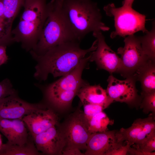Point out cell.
<instances>
[{
	"label": "cell",
	"instance_id": "1",
	"mask_svg": "<svg viewBox=\"0 0 155 155\" xmlns=\"http://www.w3.org/2000/svg\"><path fill=\"white\" fill-rule=\"evenodd\" d=\"M80 42L67 41L53 47L41 55L30 52L37 64L34 78L40 81H44L49 74L54 78L62 76L73 70L86 55L95 50L96 40L89 48L82 49Z\"/></svg>",
	"mask_w": 155,
	"mask_h": 155
},
{
	"label": "cell",
	"instance_id": "2",
	"mask_svg": "<svg viewBox=\"0 0 155 155\" xmlns=\"http://www.w3.org/2000/svg\"><path fill=\"white\" fill-rule=\"evenodd\" d=\"M61 11L69 35L80 42L89 33L108 31L100 10L91 0H61Z\"/></svg>",
	"mask_w": 155,
	"mask_h": 155
},
{
	"label": "cell",
	"instance_id": "3",
	"mask_svg": "<svg viewBox=\"0 0 155 155\" xmlns=\"http://www.w3.org/2000/svg\"><path fill=\"white\" fill-rule=\"evenodd\" d=\"M46 0H24V10L12 30L14 42H20L27 51L34 50L39 40L47 14Z\"/></svg>",
	"mask_w": 155,
	"mask_h": 155
},
{
	"label": "cell",
	"instance_id": "4",
	"mask_svg": "<svg viewBox=\"0 0 155 155\" xmlns=\"http://www.w3.org/2000/svg\"><path fill=\"white\" fill-rule=\"evenodd\" d=\"M73 40L66 29L61 11V0H51L47 3V14L35 49L29 52L37 55L63 42Z\"/></svg>",
	"mask_w": 155,
	"mask_h": 155
},
{
	"label": "cell",
	"instance_id": "5",
	"mask_svg": "<svg viewBox=\"0 0 155 155\" xmlns=\"http://www.w3.org/2000/svg\"><path fill=\"white\" fill-rule=\"evenodd\" d=\"M103 9L107 16L114 19L115 30L111 33V38L117 36L124 37L139 31L145 33L148 31L145 27V16L132 7L123 5L116 7L112 3L104 6Z\"/></svg>",
	"mask_w": 155,
	"mask_h": 155
},
{
	"label": "cell",
	"instance_id": "6",
	"mask_svg": "<svg viewBox=\"0 0 155 155\" xmlns=\"http://www.w3.org/2000/svg\"><path fill=\"white\" fill-rule=\"evenodd\" d=\"M124 42V46L119 47L117 50L121 62L118 73L126 78H135L138 69L149 59L142 50L139 37L134 34L128 35L125 38Z\"/></svg>",
	"mask_w": 155,
	"mask_h": 155
},
{
	"label": "cell",
	"instance_id": "7",
	"mask_svg": "<svg viewBox=\"0 0 155 155\" xmlns=\"http://www.w3.org/2000/svg\"><path fill=\"white\" fill-rule=\"evenodd\" d=\"M62 130L66 142L64 150L77 148L85 150L91 134L88 130L87 121L83 113H77L72 116Z\"/></svg>",
	"mask_w": 155,
	"mask_h": 155
},
{
	"label": "cell",
	"instance_id": "8",
	"mask_svg": "<svg viewBox=\"0 0 155 155\" xmlns=\"http://www.w3.org/2000/svg\"><path fill=\"white\" fill-rule=\"evenodd\" d=\"M93 35L97 40V47L90 53V61L95 62L98 69L106 70L112 75L118 73L121 66L120 57L106 43L102 31H95Z\"/></svg>",
	"mask_w": 155,
	"mask_h": 155
},
{
	"label": "cell",
	"instance_id": "9",
	"mask_svg": "<svg viewBox=\"0 0 155 155\" xmlns=\"http://www.w3.org/2000/svg\"><path fill=\"white\" fill-rule=\"evenodd\" d=\"M106 90L108 96L113 101L124 102L131 106L139 105L141 97L135 86L136 80L133 78L118 80L112 75L107 79Z\"/></svg>",
	"mask_w": 155,
	"mask_h": 155
},
{
	"label": "cell",
	"instance_id": "10",
	"mask_svg": "<svg viewBox=\"0 0 155 155\" xmlns=\"http://www.w3.org/2000/svg\"><path fill=\"white\" fill-rule=\"evenodd\" d=\"M57 125L32 137L39 152L46 155H61L66 142L62 130Z\"/></svg>",
	"mask_w": 155,
	"mask_h": 155
},
{
	"label": "cell",
	"instance_id": "11",
	"mask_svg": "<svg viewBox=\"0 0 155 155\" xmlns=\"http://www.w3.org/2000/svg\"><path fill=\"white\" fill-rule=\"evenodd\" d=\"M46 105L41 103H32L20 98L17 94L0 100V118L21 119L32 112Z\"/></svg>",
	"mask_w": 155,
	"mask_h": 155
},
{
	"label": "cell",
	"instance_id": "12",
	"mask_svg": "<svg viewBox=\"0 0 155 155\" xmlns=\"http://www.w3.org/2000/svg\"><path fill=\"white\" fill-rule=\"evenodd\" d=\"M89 55L82 59L73 70L56 81L45 86L38 84L35 85L40 89L49 90L76 91L89 84L83 80L82 74L84 70L88 66Z\"/></svg>",
	"mask_w": 155,
	"mask_h": 155
},
{
	"label": "cell",
	"instance_id": "13",
	"mask_svg": "<svg viewBox=\"0 0 155 155\" xmlns=\"http://www.w3.org/2000/svg\"><path fill=\"white\" fill-rule=\"evenodd\" d=\"M117 131L108 130L92 134L87 142L84 155H108L123 145V142L118 141Z\"/></svg>",
	"mask_w": 155,
	"mask_h": 155
},
{
	"label": "cell",
	"instance_id": "14",
	"mask_svg": "<svg viewBox=\"0 0 155 155\" xmlns=\"http://www.w3.org/2000/svg\"><path fill=\"white\" fill-rule=\"evenodd\" d=\"M22 119L32 137L57 125L58 117L46 106L24 116Z\"/></svg>",
	"mask_w": 155,
	"mask_h": 155
},
{
	"label": "cell",
	"instance_id": "15",
	"mask_svg": "<svg viewBox=\"0 0 155 155\" xmlns=\"http://www.w3.org/2000/svg\"><path fill=\"white\" fill-rule=\"evenodd\" d=\"M21 119L0 118V132L13 144L22 145L28 142L32 137Z\"/></svg>",
	"mask_w": 155,
	"mask_h": 155
},
{
	"label": "cell",
	"instance_id": "16",
	"mask_svg": "<svg viewBox=\"0 0 155 155\" xmlns=\"http://www.w3.org/2000/svg\"><path fill=\"white\" fill-rule=\"evenodd\" d=\"M83 104H99L107 108L113 102L108 95L106 90L100 84L90 85L88 84L80 88L77 95Z\"/></svg>",
	"mask_w": 155,
	"mask_h": 155
},
{
	"label": "cell",
	"instance_id": "17",
	"mask_svg": "<svg viewBox=\"0 0 155 155\" xmlns=\"http://www.w3.org/2000/svg\"><path fill=\"white\" fill-rule=\"evenodd\" d=\"M135 78L140 82L142 93L155 91V61H146L137 71Z\"/></svg>",
	"mask_w": 155,
	"mask_h": 155
},
{
	"label": "cell",
	"instance_id": "18",
	"mask_svg": "<svg viewBox=\"0 0 155 155\" xmlns=\"http://www.w3.org/2000/svg\"><path fill=\"white\" fill-rule=\"evenodd\" d=\"M44 90L47 102L53 107L64 109L71 104L78 91L64 90Z\"/></svg>",
	"mask_w": 155,
	"mask_h": 155
},
{
	"label": "cell",
	"instance_id": "19",
	"mask_svg": "<svg viewBox=\"0 0 155 155\" xmlns=\"http://www.w3.org/2000/svg\"><path fill=\"white\" fill-rule=\"evenodd\" d=\"M42 154L37 149L32 138L27 142L19 145L7 142L3 144L0 155H39Z\"/></svg>",
	"mask_w": 155,
	"mask_h": 155
},
{
	"label": "cell",
	"instance_id": "20",
	"mask_svg": "<svg viewBox=\"0 0 155 155\" xmlns=\"http://www.w3.org/2000/svg\"><path fill=\"white\" fill-rule=\"evenodd\" d=\"M142 119L135 120L130 127L122 128L117 131V134L118 141L128 142L131 146L135 144L137 139L142 129Z\"/></svg>",
	"mask_w": 155,
	"mask_h": 155
},
{
	"label": "cell",
	"instance_id": "21",
	"mask_svg": "<svg viewBox=\"0 0 155 155\" xmlns=\"http://www.w3.org/2000/svg\"><path fill=\"white\" fill-rule=\"evenodd\" d=\"M3 0H0V46H7L14 42L12 34V22L4 14Z\"/></svg>",
	"mask_w": 155,
	"mask_h": 155
},
{
	"label": "cell",
	"instance_id": "22",
	"mask_svg": "<svg viewBox=\"0 0 155 155\" xmlns=\"http://www.w3.org/2000/svg\"><path fill=\"white\" fill-rule=\"evenodd\" d=\"M87 122L88 130L91 134L108 131V126L113 122L103 111L95 115Z\"/></svg>",
	"mask_w": 155,
	"mask_h": 155
},
{
	"label": "cell",
	"instance_id": "23",
	"mask_svg": "<svg viewBox=\"0 0 155 155\" xmlns=\"http://www.w3.org/2000/svg\"><path fill=\"white\" fill-rule=\"evenodd\" d=\"M142 50L149 59L155 61V26L154 21L152 27L144 36L139 37Z\"/></svg>",
	"mask_w": 155,
	"mask_h": 155
},
{
	"label": "cell",
	"instance_id": "24",
	"mask_svg": "<svg viewBox=\"0 0 155 155\" xmlns=\"http://www.w3.org/2000/svg\"><path fill=\"white\" fill-rule=\"evenodd\" d=\"M142 129L135 144H139L155 134V122L152 116L142 119Z\"/></svg>",
	"mask_w": 155,
	"mask_h": 155
},
{
	"label": "cell",
	"instance_id": "25",
	"mask_svg": "<svg viewBox=\"0 0 155 155\" xmlns=\"http://www.w3.org/2000/svg\"><path fill=\"white\" fill-rule=\"evenodd\" d=\"M24 0H3L4 14L12 22L17 16Z\"/></svg>",
	"mask_w": 155,
	"mask_h": 155
},
{
	"label": "cell",
	"instance_id": "26",
	"mask_svg": "<svg viewBox=\"0 0 155 155\" xmlns=\"http://www.w3.org/2000/svg\"><path fill=\"white\" fill-rule=\"evenodd\" d=\"M139 104L140 108L143 109V112L147 114L152 112L155 113V91L148 93H141Z\"/></svg>",
	"mask_w": 155,
	"mask_h": 155
},
{
	"label": "cell",
	"instance_id": "27",
	"mask_svg": "<svg viewBox=\"0 0 155 155\" xmlns=\"http://www.w3.org/2000/svg\"><path fill=\"white\" fill-rule=\"evenodd\" d=\"M133 146L143 152L155 155V134L151 136L142 143Z\"/></svg>",
	"mask_w": 155,
	"mask_h": 155
},
{
	"label": "cell",
	"instance_id": "28",
	"mask_svg": "<svg viewBox=\"0 0 155 155\" xmlns=\"http://www.w3.org/2000/svg\"><path fill=\"white\" fill-rule=\"evenodd\" d=\"M10 80L6 78L0 82V100L12 95L17 94Z\"/></svg>",
	"mask_w": 155,
	"mask_h": 155
},
{
	"label": "cell",
	"instance_id": "29",
	"mask_svg": "<svg viewBox=\"0 0 155 155\" xmlns=\"http://www.w3.org/2000/svg\"><path fill=\"white\" fill-rule=\"evenodd\" d=\"M84 114L88 121L96 113L105 109L103 106L97 104H83Z\"/></svg>",
	"mask_w": 155,
	"mask_h": 155
},
{
	"label": "cell",
	"instance_id": "30",
	"mask_svg": "<svg viewBox=\"0 0 155 155\" xmlns=\"http://www.w3.org/2000/svg\"><path fill=\"white\" fill-rule=\"evenodd\" d=\"M126 142L125 145H122L113 150L109 153L108 155H127L129 148L131 146V145L127 142Z\"/></svg>",
	"mask_w": 155,
	"mask_h": 155
},
{
	"label": "cell",
	"instance_id": "31",
	"mask_svg": "<svg viewBox=\"0 0 155 155\" xmlns=\"http://www.w3.org/2000/svg\"><path fill=\"white\" fill-rule=\"evenodd\" d=\"M7 46H0V67L6 64L9 60L8 56L6 53Z\"/></svg>",
	"mask_w": 155,
	"mask_h": 155
},
{
	"label": "cell",
	"instance_id": "32",
	"mask_svg": "<svg viewBox=\"0 0 155 155\" xmlns=\"http://www.w3.org/2000/svg\"><path fill=\"white\" fill-rule=\"evenodd\" d=\"M62 155H84V153L81 152V150L77 148H73L68 149L64 150L62 152Z\"/></svg>",
	"mask_w": 155,
	"mask_h": 155
},
{
	"label": "cell",
	"instance_id": "33",
	"mask_svg": "<svg viewBox=\"0 0 155 155\" xmlns=\"http://www.w3.org/2000/svg\"><path fill=\"white\" fill-rule=\"evenodd\" d=\"M127 154L133 155H152L151 154L145 152L134 147L129 148Z\"/></svg>",
	"mask_w": 155,
	"mask_h": 155
},
{
	"label": "cell",
	"instance_id": "34",
	"mask_svg": "<svg viewBox=\"0 0 155 155\" xmlns=\"http://www.w3.org/2000/svg\"><path fill=\"white\" fill-rule=\"evenodd\" d=\"M134 0H124L123 2V6L132 7Z\"/></svg>",
	"mask_w": 155,
	"mask_h": 155
},
{
	"label": "cell",
	"instance_id": "35",
	"mask_svg": "<svg viewBox=\"0 0 155 155\" xmlns=\"http://www.w3.org/2000/svg\"><path fill=\"white\" fill-rule=\"evenodd\" d=\"M3 144L2 143V137H1V135L0 134V150L2 147Z\"/></svg>",
	"mask_w": 155,
	"mask_h": 155
}]
</instances>
